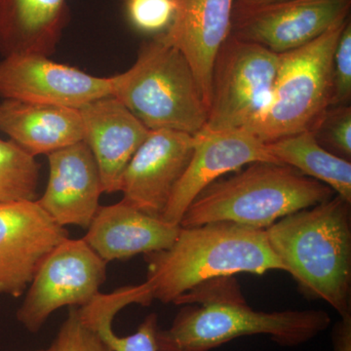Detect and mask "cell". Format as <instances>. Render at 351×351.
Instances as JSON below:
<instances>
[{"label": "cell", "mask_w": 351, "mask_h": 351, "mask_svg": "<svg viewBox=\"0 0 351 351\" xmlns=\"http://www.w3.org/2000/svg\"><path fill=\"white\" fill-rule=\"evenodd\" d=\"M270 247L304 294L341 317L351 314V203L331 199L288 215L265 230Z\"/></svg>", "instance_id": "obj_1"}, {"label": "cell", "mask_w": 351, "mask_h": 351, "mask_svg": "<svg viewBox=\"0 0 351 351\" xmlns=\"http://www.w3.org/2000/svg\"><path fill=\"white\" fill-rule=\"evenodd\" d=\"M125 7L130 24L144 34H163L174 18L175 0H126Z\"/></svg>", "instance_id": "obj_23"}, {"label": "cell", "mask_w": 351, "mask_h": 351, "mask_svg": "<svg viewBox=\"0 0 351 351\" xmlns=\"http://www.w3.org/2000/svg\"><path fill=\"white\" fill-rule=\"evenodd\" d=\"M69 21L68 0H0V53L49 57Z\"/></svg>", "instance_id": "obj_19"}, {"label": "cell", "mask_w": 351, "mask_h": 351, "mask_svg": "<svg viewBox=\"0 0 351 351\" xmlns=\"http://www.w3.org/2000/svg\"><path fill=\"white\" fill-rule=\"evenodd\" d=\"M112 93V78L89 75L38 54H14L0 61V97L80 110Z\"/></svg>", "instance_id": "obj_9"}, {"label": "cell", "mask_w": 351, "mask_h": 351, "mask_svg": "<svg viewBox=\"0 0 351 351\" xmlns=\"http://www.w3.org/2000/svg\"><path fill=\"white\" fill-rule=\"evenodd\" d=\"M334 351H351V314L341 317L332 331Z\"/></svg>", "instance_id": "obj_27"}, {"label": "cell", "mask_w": 351, "mask_h": 351, "mask_svg": "<svg viewBox=\"0 0 351 351\" xmlns=\"http://www.w3.org/2000/svg\"><path fill=\"white\" fill-rule=\"evenodd\" d=\"M193 138V154L188 168L161 217L172 225L180 226L182 216L195 198L223 175L252 163H279L270 154L267 143L246 129L203 128Z\"/></svg>", "instance_id": "obj_12"}, {"label": "cell", "mask_w": 351, "mask_h": 351, "mask_svg": "<svg viewBox=\"0 0 351 351\" xmlns=\"http://www.w3.org/2000/svg\"><path fill=\"white\" fill-rule=\"evenodd\" d=\"M46 156L49 175L39 206L59 226L87 230L105 193L93 154L80 141Z\"/></svg>", "instance_id": "obj_14"}, {"label": "cell", "mask_w": 351, "mask_h": 351, "mask_svg": "<svg viewBox=\"0 0 351 351\" xmlns=\"http://www.w3.org/2000/svg\"><path fill=\"white\" fill-rule=\"evenodd\" d=\"M235 0H175L172 23L163 36L184 55L209 108L212 73L232 34Z\"/></svg>", "instance_id": "obj_15"}, {"label": "cell", "mask_w": 351, "mask_h": 351, "mask_svg": "<svg viewBox=\"0 0 351 351\" xmlns=\"http://www.w3.org/2000/svg\"><path fill=\"white\" fill-rule=\"evenodd\" d=\"M335 191L285 164L255 162L210 184L191 203L180 226L228 223L267 230L279 219L331 199Z\"/></svg>", "instance_id": "obj_3"}, {"label": "cell", "mask_w": 351, "mask_h": 351, "mask_svg": "<svg viewBox=\"0 0 351 351\" xmlns=\"http://www.w3.org/2000/svg\"><path fill=\"white\" fill-rule=\"evenodd\" d=\"M69 237L36 200L0 204V295H24L46 256Z\"/></svg>", "instance_id": "obj_11"}, {"label": "cell", "mask_w": 351, "mask_h": 351, "mask_svg": "<svg viewBox=\"0 0 351 351\" xmlns=\"http://www.w3.org/2000/svg\"><path fill=\"white\" fill-rule=\"evenodd\" d=\"M282 1H285V0H235L233 12L258 8V7L270 5V4L278 3V2Z\"/></svg>", "instance_id": "obj_28"}, {"label": "cell", "mask_w": 351, "mask_h": 351, "mask_svg": "<svg viewBox=\"0 0 351 351\" xmlns=\"http://www.w3.org/2000/svg\"><path fill=\"white\" fill-rule=\"evenodd\" d=\"M80 112L83 141L98 164L104 191L117 193L127 165L151 130L112 95L87 104Z\"/></svg>", "instance_id": "obj_16"}, {"label": "cell", "mask_w": 351, "mask_h": 351, "mask_svg": "<svg viewBox=\"0 0 351 351\" xmlns=\"http://www.w3.org/2000/svg\"><path fill=\"white\" fill-rule=\"evenodd\" d=\"M31 351H56V348H55L54 343H52L49 346V348H43V350H31Z\"/></svg>", "instance_id": "obj_29"}, {"label": "cell", "mask_w": 351, "mask_h": 351, "mask_svg": "<svg viewBox=\"0 0 351 351\" xmlns=\"http://www.w3.org/2000/svg\"><path fill=\"white\" fill-rule=\"evenodd\" d=\"M180 228L122 199L99 208L83 239L108 263L165 250L174 243Z\"/></svg>", "instance_id": "obj_17"}, {"label": "cell", "mask_w": 351, "mask_h": 351, "mask_svg": "<svg viewBox=\"0 0 351 351\" xmlns=\"http://www.w3.org/2000/svg\"><path fill=\"white\" fill-rule=\"evenodd\" d=\"M147 280L154 300L174 302L203 281L250 274L263 276L285 267L265 230L219 221L182 228L169 248L145 255Z\"/></svg>", "instance_id": "obj_2"}, {"label": "cell", "mask_w": 351, "mask_h": 351, "mask_svg": "<svg viewBox=\"0 0 351 351\" xmlns=\"http://www.w3.org/2000/svg\"><path fill=\"white\" fill-rule=\"evenodd\" d=\"M193 135L149 131L127 165L120 191L123 199L149 216L160 218L193 154Z\"/></svg>", "instance_id": "obj_13"}, {"label": "cell", "mask_w": 351, "mask_h": 351, "mask_svg": "<svg viewBox=\"0 0 351 351\" xmlns=\"http://www.w3.org/2000/svg\"><path fill=\"white\" fill-rule=\"evenodd\" d=\"M0 131L34 157L83 141L80 110L10 99L0 101Z\"/></svg>", "instance_id": "obj_18"}, {"label": "cell", "mask_w": 351, "mask_h": 351, "mask_svg": "<svg viewBox=\"0 0 351 351\" xmlns=\"http://www.w3.org/2000/svg\"><path fill=\"white\" fill-rule=\"evenodd\" d=\"M279 163L326 184L337 195L351 203V163L328 152L311 131L267 143Z\"/></svg>", "instance_id": "obj_20"}, {"label": "cell", "mask_w": 351, "mask_h": 351, "mask_svg": "<svg viewBox=\"0 0 351 351\" xmlns=\"http://www.w3.org/2000/svg\"><path fill=\"white\" fill-rule=\"evenodd\" d=\"M53 343L56 351H112L98 332L82 322L77 307H69Z\"/></svg>", "instance_id": "obj_24"}, {"label": "cell", "mask_w": 351, "mask_h": 351, "mask_svg": "<svg viewBox=\"0 0 351 351\" xmlns=\"http://www.w3.org/2000/svg\"><path fill=\"white\" fill-rule=\"evenodd\" d=\"M316 141L335 156L350 161L351 108L350 105L328 108L313 130Z\"/></svg>", "instance_id": "obj_22"}, {"label": "cell", "mask_w": 351, "mask_h": 351, "mask_svg": "<svg viewBox=\"0 0 351 351\" xmlns=\"http://www.w3.org/2000/svg\"><path fill=\"white\" fill-rule=\"evenodd\" d=\"M330 324L329 314L320 309L256 311L240 293L219 301L182 306L171 326L157 331L156 351H210L255 335H267L282 346H297Z\"/></svg>", "instance_id": "obj_5"}, {"label": "cell", "mask_w": 351, "mask_h": 351, "mask_svg": "<svg viewBox=\"0 0 351 351\" xmlns=\"http://www.w3.org/2000/svg\"><path fill=\"white\" fill-rule=\"evenodd\" d=\"M40 166L11 140L0 138V204L36 200Z\"/></svg>", "instance_id": "obj_21"}, {"label": "cell", "mask_w": 351, "mask_h": 351, "mask_svg": "<svg viewBox=\"0 0 351 351\" xmlns=\"http://www.w3.org/2000/svg\"><path fill=\"white\" fill-rule=\"evenodd\" d=\"M279 54L232 36L215 60L211 100L204 128L248 129L269 107Z\"/></svg>", "instance_id": "obj_7"}, {"label": "cell", "mask_w": 351, "mask_h": 351, "mask_svg": "<svg viewBox=\"0 0 351 351\" xmlns=\"http://www.w3.org/2000/svg\"><path fill=\"white\" fill-rule=\"evenodd\" d=\"M351 100V24L343 27L332 64V106L350 105Z\"/></svg>", "instance_id": "obj_26"}, {"label": "cell", "mask_w": 351, "mask_h": 351, "mask_svg": "<svg viewBox=\"0 0 351 351\" xmlns=\"http://www.w3.org/2000/svg\"><path fill=\"white\" fill-rule=\"evenodd\" d=\"M112 93L149 130L195 135L206 125L209 108L184 55L163 34L141 47L135 63L112 76Z\"/></svg>", "instance_id": "obj_4"}, {"label": "cell", "mask_w": 351, "mask_h": 351, "mask_svg": "<svg viewBox=\"0 0 351 351\" xmlns=\"http://www.w3.org/2000/svg\"><path fill=\"white\" fill-rule=\"evenodd\" d=\"M351 0H285L237 11L232 36L282 54L317 38L350 13Z\"/></svg>", "instance_id": "obj_10"}, {"label": "cell", "mask_w": 351, "mask_h": 351, "mask_svg": "<svg viewBox=\"0 0 351 351\" xmlns=\"http://www.w3.org/2000/svg\"><path fill=\"white\" fill-rule=\"evenodd\" d=\"M350 16L311 43L279 54L271 101L250 131L263 143L311 131L332 106L335 50Z\"/></svg>", "instance_id": "obj_6"}, {"label": "cell", "mask_w": 351, "mask_h": 351, "mask_svg": "<svg viewBox=\"0 0 351 351\" xmlns=\"http://www.w3.org/2000/svg\"><path fill=\"white\" fill-rule=\"evenodd\" d=\"M107 265L82 239H66L46 256L25 292L17 320L38 332L62 307H82L100 294Z\"/></svg>", "instance_id": "obj_8"}, {"label": "cell", "mask_w": 351, "mask_h": 351, "mask_svg": "<svg viewBox=\"0 0 351 351\" xmlns=\"http://www.w3.org/2000/svg\"><path fill=\"white\" fill-rule=\"evenodd\" d=\"M158 317L151 313L138 327L137 331L129 336L119 337L113 332L112 322L99 323L93 328L112 351H156V334Z\"/></svg>", "instance_id": "obj_25"}]
</instances>
